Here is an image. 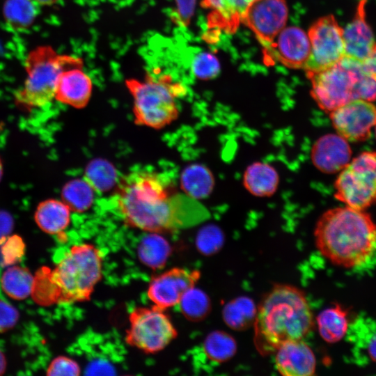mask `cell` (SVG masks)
Instances as JSON below:
<instances>
[{"mask_svg": "<svg viewBox=\"0 0 376 376\" xmlns=\"http://www.w3.org/2000/svg\"><path fill=\"white\" fill-rule=\"evenodd\" d=\"M117 209L127 225L150 233L175 230L196 221L183 197L171 194L161 175L146 171L132 173L121 182Z\"/></svg>", "mask_w": 376, "mask_h": 376, "instance_id": "1", "label": "cell"}, {"mask_svg": "<svg viewBox=\"0 0 376 376\" xmlns=\"http://www.w3.org/2000/svg\"><path fill=\"white\" fill-rule=\"evenodd\" d=\"M314 238L318 250L332 264L357 267L366 264L376 251V224L365 210L337 207L319 217Z\"/></svg>", "mask_w": 376, "mask_h": 376, "instance_id": "2", "label": "cell"}, {"mask_svg": "<svg viewBox=\"0 0 376 376\" xmlns=\"http://www.w3.org/2000/svg\"><path fill=\"white\" fill-rule=\"evenodd\" d=\"M314 325L305 292L290 284H276L257 306L254 343L263 355L274 353L285 343L303 340Z\"/></svg>", "mask_w": 376, "mask_h": 376, "instance_id": "3", "label": "cell"}, {"mask_svg": "<svg viewBox=\"0 0 376 376\" xmlns=\"http://www.w3.org/2000/svg\"><path fill=\"white\" fill-rule=\"evenodd\" d=\"M102 275V254L91 244L72 246L52 270V279L61 292L60 304L90 299Z\"/></svg>", "mask_w": 376, "mask_h": 376, "instance_id": "4", "label": "cell"}, {"mask_svg": "<svg viewBox=\"0 0 376 376\" xmlns=\"http://www.w3.org/2000/svg\"><path fill=\"white\" fill-rule=\"evenodd\" d=\"M81 58L58 54L49 46L36 47L25 60L26 78L15 95L17 103L26 107H40L54 98L58 79L63 70L83 68Z\"/></svg>", "mask_w": 376, "mask_h": 376, "instance_id": "5", "label": "cell"}, {"mask_svg": "<svg viewBox=\"0 0 376 376\" xmlns=\"http://www.w3.org/2000/svg\"><path fill=\"white\" fill-rule=\"evenodd\" d=\"M125 84L133 97L136 124L160 129L177 119L175 97L181 86L173 83L169 76L156 79L147 75L143 80L129 79Z\"/></svg>", "mask_w": 376, "mask_h": 376, "instance_id": "6", "label": "cell"}, {"mask_svg": "<svg viewBox=\"0 0 376 376\" xmlns=\"http://www.w3.org/2000/svg\"><path fill=\"white\" fill-rule=\"evenodd\" d=\"M365 72L362 63L344 56L334 65L306 74L311 83V94L326 112L359 98L360 80Z\"/></svg>", "mask_w": 376, "mask_h": 376, "instance_id": "7", "label": "cell"}, {"mask_svg": "<svg viewBox=\"0 0 376 376\" xmlns=\"http://www.w3.org/2000/svg\"><path fill=\"white\" fill-rule=\"evenodd\" d=\"M334 196L345 205L365 210L376 203V151L350 160L334 182Z\"/></svg>", "mask_w": 376, "mask_h": 376, "instance_id": "8", "label": "cell"}, {"mask_svg": "<svg viewBox=\"0 0 376 376\" xmlns=\"http://www.w3.org/2000/svg\"><path fill=\"white\" fill-rule=\"evenodd\" d=\"M130 328L125 342L146 354L164 350L178 336V331L164 310L155 305L136 307L129 314Z\"/></svg>", "mask_w": 376, "mask_h": 376, "instance_id": "9", "label": "cell"}, {"mask_svg": "<svg viewBox=\"0 0 376 376\" xmlns=\"http://www.w3.org/2000/svg\"><path fill=\"white\" fill-rule=\"evenodd\" d=\"M308 36L311 53L304 68L306 74L325 70L344 57L343 29L332 15L315 21L310 27Z\"/></svg>", "mask_w": 376, "mask_h": 376, "instance_id": "10", "label": "cell"}, {"mask_svg": "<svg viewBox=\"0 0 376 376\" xmlns=\"http://www.w3.org/2000/svg\"><path fill=\"white\" fill-rule=\"evenodd\" d=\"M336 133L347 141L368 139L376 125V106L372 102L357 99L329 112Z\"/></svg>", "mask_w": 376, "mask_h": 376, "instance_id": "11", "label": "cell"}, {"mask_svg": "<svg viewBox=\"0 0 376 376\" xmlns=\"http://www.w3.org/2000/svg\"><path fill=\"white\" fill-rule=\"evenodd\" d=\"M288 10L285 0H253L241 19L263 47L268 45L285 27Z\"/></svg>", "mask_w": 376, "mask_h": 376, "instance_id": "12", "label": "cell"}, {"mask_svg": "<svg viewBox=\"0 0 376 376\" xmlns=\"http://www.w3.org/2000/svg\"><path fill=\"white\" fill-rule=\"evenodd\" d=\"M201 277L196 269L174 267L152 278L147 290L153 305L166 311L178 305L184 294L195 287Z\"/></svg>", "mask_w": 376, "mask_h": 376, "instance_id": "13", "label": "cell"}, {"mask_svg": "<svg viewBox=\"0 0 376 376\" xmlns=\"http://www.w3.org/2000/svg\"><path fill=\"white\" fill-rule=\"evenodd\" d=\"M263 47L268 59L292 69H304L311 53L308 34L295 26L283 28Z\"/></svg>", "mask_w": 376, "mask_h": 376, "instance_id": "14", "label": "cell"}, {"mask_svg": "<svg viewBox=\"0 0 376 376\" xmlns=\"http://www.w3.org/2000/svg\"><path fill=\"white\" fill-rule=\"evenodd\" d=\"M313 165L325 173L340 171L351 160L352 150L347 141L336 134L320 137L311 149Z\"/></svg>", "mask_w": 376, "mask_h": 376, "instance_id": "15", "label": "cell"}, {"mask_svg": "<svg viewBox=\"0 0 376 376\" xmlns=\"http://www.w3.org/2000/svg\"><path fill=\"white\" fill-rule=\"evenodd\" d=\"M275 354V366L285 376H311L316 370V358L303 340H294L279 347Z\"/></svg>", "mask_w": 376, "mask_h": 376, "instance_id": "16", "label": "cell"}, {"mask_svg": "<svg viewBox=\"0 0 376 376\" xmlns=\"http://www.w3.org/2000/svg\"><path fill=\"white\" fill-rule=\"evenodd\" d=\"M366 0H361L352 22L343 29L345 56L363 62L370 54L375 42L374 35L366 20Z\"/></svg>", "mask_w": 376, "mask_h": 376, "instance_id": "17", "label": "cell"}, {"mask_svg": "<svg viewBox=\"0 0 376 376\" xmlns=\"http://www.w3.org/2000/svg\"><path fill=\"white\" fill-rule=\"evenodd\" d=\"M91 78L81 67L68 68L61 73L56 88L54 98L76 109L85 107L92 94Z\"/></svg>", "mask_w": 376, "mask_h": 376, "instance_id": "18", "label": "cell"}, {"mask_svg": "<svg viewBox=\"0 0 376 376\" xmlns=\"http://www.w3.org/2000/svg\"><path fill=\"white\" fill-rule=\"evenodd\" d=\"M253 0H203L201 6L212 10L208 22L227 33L235 32L242 15Z\"/></svg>", "mask_w": 376, "mask_h": 376, "instance_id": "19", "label": "cell"}, {"mask_svg": "<svg viewBox=\"0 0 376 376\" xmlns=\"http://www.w3.org/2000/svg\"><path fill=\"white\" fill-rule=\"evenodd\" d=\"M70 209L62 201L47 199L40 203L34 214L35 221L44 232L65 239L63 231L70 221Z\"/></svg>", "mask_w": 376, "mask_h": 376, "instance_id": "20", "label": "cell"}, {"mask_svg": "<svg viewBox=\"0 0 376 376\" xmlns=\"http://www.w3.org/2000/svg\"><path fill=\"white\" fill-rule=\"evenodd\" d=\"M279 176L276 170L270 164L255 162L249 165L243 175V185L252 195L268 197L277 190Z\"/></svg>", "mask_w": 376, "mask_h": 376, "instance_id": "21", "label": "cell"}, {"mask_svg": "<svg viewBox=\"0 0 376 376\" xmlns=\"http://www.w3.org/2000/svg\"><path fill=\"white\" fill-rule=\"evenodd\" d=\"M316 322L321 338L328 343L340 341L345 336L349 325L347 311L338 304L322 311Z\"/></svg>", "mask_w": 376, "mask_h": 376, "instance_id": "22", "label": "cell"}, {"mask_svg": "<svg viewBox=\"0 0 376 376\" xmlns=\"http://www.w3.org/2000/svg\"><path fill=\"white\" fill-rule=\"evenodd\" d=\"M181 187L193 199L206 198L214 185V176L203 164H191L185 169L180 178Z\"/></svg>", "mask_w": 376, "mask_h": 376, "instance_id": "23", "label": "cell"}, {"mask_svg": "<svg viewBox=\"0 0 376 376\" xmlns=\"http://www.w3.org/2000/svg\"><path fill=\"white\" fill-rule=\"evenodd\" d=\"M38 14L39 5L34 0H6L3 6L6 22L15 31L29 28Z\"/></svg>", "mask_w": 376, "mask_h": 376, "instance_id": "24", "label": "cell"}, {"mask_svg": "<svg viewBox=\"0 0 376 376\" xmlns=\"http://www.w3.org/2000/svg\"><path fill=\"white\" fill-rule=\"evenodd\" d=\"M34 276L29 269L19 266H8L3 272L0 284L10 297L21 300L31 295Z\"/></svg>", "mask_w": 376, "mask_h": 376, "instance_id": "25", "label": "cell"}, {"mask_svg": "<svg viewBox=\"0 0 376 376\" xmlns=\"http://www.w3.org/2000/svg\"><path fill=\"white\" fill-rule=\"evenodd\" d=\"M257 306L248 297H239L228 302L223 309L225 323L235 330H244L253 324Z\"/></svg>", "mask_w": 376, "mask_h": 376, "instance_id": "26", "label": "cell"}, {"mask_svg": "<svg viewBox=\"0 0 376 376\" xmlns=\"http://www.w3.org/2000/svg\"><path fill=\"white\" fill-rule=\"evenodd\" d=\"M168 242L157 233H151L141 242L139 246V260L152 269L163 267L170 254Z\"/></svg>", "mask_w": 376, "mask_h": 376, "instance_id": "27", "label": "cell"}, {"mask_svg": "<svg viewBox=\"0 0 376 376\" xmlns=\"http://www.w3.org/2000/svg\"><path fill=\"white\" fill-rule=\"evenodd\" d=\"M95 190L84 179H75L67 182L61 190L62 201L70 210L83 212L89 209L94 201Z\"/></svg>", "mask_w": 376, "mask_h": 376, "instance_id": "28", "label": "cell"}, {"mask_svg": "<svg viewBox=\"0 0 376 376\" xmlns=\"http://www.w3.org/2000/svg\"><path fill=\"white\" fill-rule=\"evenodd\" d=\"M84 178L95 191L106 192L117 184L118 173L107 160L95 159L87 165Z\"/></svg>", "mask_w": 376, "mask_h": 376, "instance_id": "29", "label": "cell"}, {"mask_svg": "<svg viewBox=\"0 0 376 376\" xmlns=\"http://www.w3.org/2000/svg\"><path fill=\"white\" fill-rule=\"evenodd\" d=\"M203 350L208 359L222 363L234 357L237 351V343L230 334L223 331H214L205 338Z\"/></svg>", "mask_w": 376, "mask_h": 376, "instance_id": "30", "label": "cell"}, {"mask_svg": "<svg viewBox=\"0 0 376 376\" xmlns=\"http://www.w3.org/2000/svg\"><path fill=\"white\" fill-rule=\"evenodd\" d=\"M182 315L189 320H203L211 311V301L207 295L195 287L187 290L179 304Z\"/></svg>", "mask_w": 376, "mask_h": 376, "instance_id": "31", "label": "cell"}, {"mask_svg": "<svg viewBox=\"0 0 376 376\" xmlns=\"http://www.w3.org/2000/svg\"><path fill=\"white\" fill-rule=\"evenodd\" d=\"M52 270L42 267L36 273L31 291L33 300L40 305L60 304L61 292L52 279Z\"/></svg>", "mask_w": 376, "mask_h": 376, "instance_id": "32", "label": "cell"}, {"mask_svg": "<svg viewBox=\"0 0 376 376\" xmlns=\"http://www.w3.org/2000/svg\"><path fill=\"white\" fill-rule=\"evenodd\" d=\"M24 251V242L19 235L8 236L0 240L2 267L15 265L22 258Z\"/></svg>", "mask_w": 376, "mask_h": 376, "instance_id": "33", "label": "cell"}, {"mask_svg": "<svg viewBox=\"0 0 376 376\" xmlns=\"http://www.w3.org/2000/svg\"><path fill=\"white\" fill-rule=\"evenodd\" d=\"M220 71L217 58L208 52L199 53L192 62V72L196 77L201 80H209L215 77Z\"/></svg>", "mask_w": 376, "mask_h": 376, "instance_id": "34", "label": "cell"}, {"mask_svg": "<svg viewBox=\"0 0 376 376\" xmlns=\"http://www.w3.org/2000/svg\"><path fill=\"white\" fill-rule=\"evenodd\" d=\"M222 242L221 232L217 227L210 226L199 232L196 245L200 252L208 255L217 252L221 248Z\"/></svg>", "mask_w": 376, "mask_h": 376, "instance_id": "35", "label": "cell"}, {"mask_svg": "<svg viewBox=\"0 0 376 376\" xmlns=\"http://www.w3.org/2000/svg\"><path fill=\"white\" fill-rule=\"evenodd\" d=\"M80 373L81 368L77 362L65 356L53 359L47 370V375L78 376Z\"/></svg>", "mask_w": 376, "mask_h": 376, "instance_id": "36", "label": "cell"}, {"mask_svg": "<svg viewBox=\"0 0 376 376\" xmlns=\"http://www.w3.org/2000/svg\"><path fill=\"white\" fill-rule=\"evenodd\" d=\"M175 8L171 14V20L178 26H187L195 10L196 0H174Z\"/></svg>", "mask_w": 376, "mask_h": 376, "instance_id": "37", "label": "cell"}, {"mask_svg": "<svg viewBox=\"0 0 376 376\" xmlns=\"http://www.w3.org/2000/svg\"><path fill=\"white\" fill-rule=\"evenodd\" d=\"M19 319V313L16 308L0 299V332L6 331L13 327Z\"/></svg>", "mask_w": 376, "mask_h": 376, "instance_id": "38", "label": "cell"}, {"mask_svg": "<svg viewBox=\"0 0 376 376\" xmlns=\"http://www.w3.org/2000/svg\"><path fill=\"white\" fill-rule=\"evenodd\" d=\"M13 227V220L10 214L0 211V240L9 235Z\"/></svg>", "mask_w": 376, "mask_h": 376, "instance_id": "39", "label": "cell"}, {"mask_svg": "<svg viewBox=\"0 0 376 376\" xmlns=\"http://www.w3.org/2000/svg\"><path fill=\"white\" fill-rule=\"evenodd\" d=\"M368 353L370 358L376 362V334L371 337L368 342Z\"/></svg>", "mask_w": 376, "mask_h": 376, "instance_id": "40", "label": "cell"}, {"mask_svg": "<svg viewBox=\"0 0 376 376\" xmlns=\"http://www.w3.org/2000/svg\"><path fill=\"white\" fill-rule=\"evenodd\" d=\"M6 361L3 352L0 350V375H2L6 370Z\"/></svg>", "mask_w": 376, "mask_h": 376, "instance_id": "41", "label": "cell"}, {"mask_svg": "<svg viewBox=\"0 0 376 376\" xmlns=\"http://www.w3.org/2000/svg\"><path fill=\"white\" fill-rule=\"evenodd\" d=\"M39 6H49L55 3L58 0H34Z\"/></svg>", "mask_w": 376, "mask_h": 376, "instance_id": "42", "label": "cell"}, {"mask_svg": "<svg viewBox=\"0 0 376 376\" xmlns=\"http://www.w3.org/2000/svg\"><path fill=\"white\" fill-rule=\"evenodd\" d=\"M3 164H2V162H1V159L0 158V181L2 178V176H3Z\"/></svg>", "mask_w": 376, "mask_h": 376, "instance_id": "43", "label": "cell"}, {"mask_svg": "<svg viewBox=\"0 0 376 376\" xmlns=\"http://www.w3.org/2000/svg\"><path fill=\"white\" fill-rule=\"evenodd\" d=\"M375 136H376V125H375Z\"/></svg>", "mask_w": 376, "mask_h": 376, "instance_id": "44", "label": "cell"}]
</instances>
